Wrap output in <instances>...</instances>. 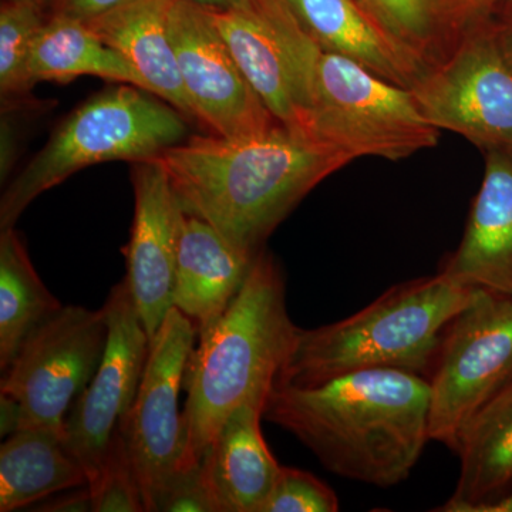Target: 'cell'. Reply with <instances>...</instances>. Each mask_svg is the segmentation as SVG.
<instances>
[{
	"label": "cell",
	"mask_w": 512,
	"mask_h": 512,
	"mask_svg": "<svg viewBox=\"0 0 512 512\" xmlns=\"http://www.w3.org/2000/svg\"><path fill=\"white\" fill-rule=\"evenodd\" d=\"M264 419L348 480L403 483L430 441V384L399 369H365L316 386L275 384Z\"/></svg>",
	"instance_id": "obj_1"
},
{
	"label": "cell",
	"mask_w": 512,
	"mask_h": 512,
	"mask_svg": "<svg viewBox=\"0 0 512 512\" xmlns=\"http://www.w3.org/2000/svg\"><path fill=\"white\" fill-rule=\"evenodd\" d=\"M181 208L256 255L323 180L353 163L336 148L276 126L254 136L188 137L157 157Z\"/></svg>",
	"instance_id": "obj_2"
},
{
	"label": "cell",
	"mask_w": 512,
	"mask_h": 512,
	"mask_svg": "<svg viewBox=\"0 0 512 512\" xmlns=\"http://www.w3.org/2000/svg\"><path fill=\"white\" fill-rule=\"evenodd\" d=\"M286 308L285 278L261 249L244 285L224 313L198 333L184 390L183 450L178 473L201 463L238 406L265 407L299 335Z\"/></svg>",
	"instance_id": "obj_3"
},
{
	"label": "cell",
	"mask_w": 512,
	"mask_h": 512,
	"mask_svg": "<svg viewBox=\"0 0 512 512\" xmlns=\"http://www.w3.org/2000/svg\"><path fill=\"white\" fill-rule=\"evenodd\" d=\"M477 291L439 271L393 286L349 318L299 329L276 384L316 386L365 369H399L424 376L433 370L451 320Z\"/></svg>",
	"instance_id": "obj_4"
},
{
	"label": "cell",
	"mask_w": 512,
	"mask_h": 512,
	"mask_svg": "<svg viewBox=\"0 0 512 512\" xmlns=\"http://www.w3.org/2000/svg\"><path fill=\"white\" fill-rule=\"evenodd\" d=\"M296 133L357 158L400 161L439 144L413 92L306 35L289 60Z\"/></svg>",
	"instance_id": "obj_5"
},
{
	"label": "cell",
	"mask_w": 512,
	"mask_h": 512,
	"mask_svg": "<svg viewBox=\"0 0 512 512\" xmlns=\"http://www.w3.org/2000/svg\"><path fill=\"white\" fill-rule=\"evenodd\" d=\"M181 111L131 84H116L84 101L53 131L0 201V229L13 228L43 192L77 171L109 161L154 160L190 136Z\"/></svg>",
	"instance_id": "obj_6"
},
{
	"label": "cell",
	"mask_w": 512,
	"mask_h": 512,
	"mask_svg": "<svg viewBox=\"0 0 512 512\" xmlns=\"http://www.w3.org/2000/svg\"><path fill=\"white\" fill-rule=\"evenodd\" d=\"M430 373V440L457 453L468 424L512 379V296L478 289L448 325Z\"/></svg>",
	"instance_id": "obj_7"
},
{
	"label": "cell",
	"mask_w": 512,
	"mask_h": 512,
	"mask_svg": "<svg viewBox=\"0 0 512 512\" xmlns=\"http://www.w3.org/2000/svg\"><path fill=\"white\" fill-rule=\"evenodd\" d=\"M109 339L106 313L63 306L26 338L5 370L0 393L20 407V429L64 434L74 402L92 382Z\"/></svg>",
	"instance_id": "obj_8"
},
{
	"label": "cell",
	"mask_w": 512,
	"mask_h": 512,
	"mask_svg": "<svg viewBox=\"0 0 512 512\" xmlns=\"http://www.w3.org/2000/svg\"><path fill=\"white\" fill-rule=\"evenodd\" d=\"M426 119L466 138L483 153L512 151V69L488 19L412 89Z\"/></svg>",
	"instance_id": "obj_9"
},
{
	"label": "cell",
	"mask_w": 512,
	"mask_h": 512,
	"mask_svg": "<svg viewBox=\"0 0 512 512\" xmlns=\"http://www.w3.org/2000/svg\"><path fill=\"white\" fill-rule=\"evenodd\" d=\"M197 328L171 308L150 342L146 367L127 419L121 424L143 494L146 512H157L158 500L177 476L183 450V414L178 397L194 349Z\"/></svg>",
	"instance_id": "obj_10"
},
{
	"label": "cell",
	"mask_w": 512,
	"mask_h": 512,
	"mask_svg": "<svg viewBox=\"0 0 512 512\" xmlns=\"http://www.w3.org/2000/svg\"><path fill=\"white\" fill-rule=\"evenodd\" d=\"M103 309L109 325L103 359L64 423V441L82 464L89 484L133 407L150 353V338L126 278L111 288Z\"/></svg>",
	"instance_id": "obj_11"
},
{
	"label": "cell",
	"mask_w": 512,
	"mask_h": 512,
	"mask_svg": "<svg viewBox=\"0 0 512 512\" xmlns=\"http://www.w3.org/2000/svg\"><path fill=\"white\" fill-rule=\"evenodd\" d=\"M168 32L195 117L211 134L247 137L281 126L245 79L205 6L175 0Z\"/></svg>",
	"instance_id": "obj_12"
},
{
	"label": "cell",
	"mask_w": 512,
	"mask_h": 512,
	"mask_svg": "<svg viewBox=\"0 0 512 512\" xmlns=\"http://www.w3.org/2000/svg\"><path fill=\"white\" fill-rule=\"evenodd\" d=\"M134 218L124 249L127 282L148 338L173 306L175 262L184 211L157 158L133 164Z\"/></svg>",
	"instance_id": "obj_13"
},
{
	"label": "cell",
	"mask_w": 512,
	"mask_h": 512,
	"mask_svg": "<svg viewBox=\"0 0 512 512\" xmlns=\"http://www.w3.org/2000/svg\"><path fill=\"white\" fill-rule=\"evenodd\" d=\"M484 160L463 239L441 272L471 288L512 296V151H485Z\"/></svg>",
	"instance_id": "obj_14"
},
{
	"label": "cell",
	"mask_w": 512,
	"mask_h": 512,
	"mask_svg": "<svg viewBox=\"0 0 512 512\" xmlns=\"http://www.w3.org/2000/svg\"><path fill=\"white\" fill-rule=\"evenodd\" d=\"M256 255L235 248L208 222L184 212L173 306L192 320L197 335L228 308L244 285Z\"/></svg>",
	"instance_id": "obj_15"
},
{
	"label": "cell",
	"mask_w": 512,
	"mask_h": 512,
	"mask_svg": "<svg viewBox=\"0 0 512 512\" xmlns=\"http://www.w3.org/2000/svg\"><path fill=\"white\" fill-rule=\"evenodd\" d=\"M175 0H123L87 26L133 64L147 90L197 121L175 57L168 18Z\"/></svg>",
	"instance_id": "obj_16"
},
{
	"label": "cell",
	"mask_w": 512,
	"mask_h": 512,
	"mask_svg": "<svg viewBox=\"0 0 512 512\" xmlns=\"http://www.w3.org/2000/svg\"><path fill=\"white\" fill-rule=\"evenodd\" d=\"M264 406L247 402L225 421L201 464L224 512H264L279 466L261 431Z\"/></svg>",
	"instance_id": "obj_17"
},
{
	"label": "cell",
	"mask_w": 512,
	"mask_h": 512,
	"mask_svg": "<svg viewBox=\"0 0 512 512\" xmlns=\"http://www.w3.org/2000/svg\"><path fill=\"white\" fill-rule=\"evenodd\" d=\"M373 22L421 70L444 62L487 20L480 0H356Z\"/></svg>",
	"instance_id": "obj_18"
},
{
	"label": "cell",
	"mask_w": 512,
	"mask_h": 512,
	"mask_svg": "<svg viewBox=\"0 0 512 512\" xmlns=\"http://www.w3.org/2000/svg\"><path fill=\"white\" fill-rule=\"evenodd\" d=\"M323 49L348 56L383 79L412 90L421 70L373 22L356 0H285Z\"/></svg>",
	"instance_id": "obj_19"
},
{
	"label": "cell",
	"mask_w": 512,
	"mask_h": 512,
	"mask_svg": "<svg viewBox=\"0 0 512 512\" xmlns=\"http://www.w3.org/2000/svg\"><path fill=\"white\" fill-rule=\"evenodd\" d=\"M453 495L436 511L474 512L512 487V379L468 424L460 446Z\"/></svg>",
	"instance_id": "obj_20"
},
{
	"label": "cell",
	"mask_w": 512,
	"mask_h": 512,
	"mask_svg": "<svg viewBox=\"0 0 512 512\" xmlns=\"http://www.w3.org/2000/svg\"><path fill=\"white\" fill-rule=\"evenodd\" d=\"M89 485L64 434L23 429L0 447V511L22 510L49 495Z\"/></svg>",
	"instance_id": "obj_21"
},
{
	"label": "cell",
	"mask_w": 512,
	"mask_h": 512,
	"mask_svg": "<svg viewBox=\"0 0 512 512\" xmlns=\"http://www.w3.org/2000/svg\"><path fill=\"white\" fill-rule=\"evenodd\" d=\"M207 9L239 69L259 99L264 101L266 109L281 126L296 133L298 107L288 64L271 28L249 5Z\"/></svg>",
	"instance_id": "obj_22"
},
{
	"label": "cell",
	"mask_w": 512,
	"mask_h": 512,
	"mask_svg": "<svg viewBox=\"0 0 512 512\" xmlns=\"http://www.w3.org/2000/svg\"><path fill=\"white\" fill-rule=\"evenodd\" d=\"M30 74L35 84L69 83L80 76H94L147 90L126 57L103 42L86 22L67 16L47 18L33 47Z\"/></svg>",
	"instance_id": "obj_23"
},
{
	"label": "cell",
	"mask_w": 512,
	"mask_h": 512,
	"mask_svg": "<svg viewBox=\"0 0 512 512\" xmlns=\"http://www.w3.org/2000/svg\"><path fill=\"white\" fill-rule=\"evenodd\" d=\"M0 369L62 303L43 284L15 227L0 229Z\"/></svg>",
	"instance_id": "obj_24"
},
{
	"label": "cell",
	"mask_w": 512,
	"mask_h": 512,
	"mask_svg": "<svg viewBox=\"0 0 512 512\" xmlns=\"http://www.w3.org/2000/svg\"><path fill=\"white\" fill-rule=\"evenodd\" d=\"M45 8L26 0H3L0 6V94L3 107L29 101L35 87L30 74L33 47L47 18Z\"/></svg>",
	"instance_id": "obj_25"
},
{
	"label": "cell",
	"mask_w": 512,
	"mask_h": 512,
	"mask_svg": "<svg viewBox=\"0 0 512 512\" xmlns=\"http://www.w3.org/2000/svg\"><path fill=\"white\" fill-rule=\"evenodd\" d=\"M89 488L94 512H146L136 467L121 427L114 433L103 466Z\"/></svg>",
	"instance_id": "obj_26"
},
{
	"label": "cell",
	"mask_w": 512,
	"mask_h": 512,
	"mask_svg": "<svg viewBox=\"0 0 512 512\" xmlns=\"http://www.w3.org/2000/svg\"><path fill=\"white\" fill-rule=\"evenodd\" d=\"M335 491L308 471L282 467L264 512H336Z\"/></svg>",
	"instance_id": "obj_27"
},
{
	"label": "cell",
	"mask_w": 512,
	"mask_h": 512,
	"mask_svg": "<svg viewBox=\"0 0 512 512\" xmlns=\"http://www.w3.org/2000/svg\"><path fill=\"white\" fill-rule=\"evenodd\" d=\"M157 512H224L202 464L178 473L165 488Z\"/></svg>",
	"instance_id": "obj_28"
},
{
	"label": "cell",
	"mask_w": 512,
	"mask_h": 512,
	"mask_svg": "<svg viewBox=\"0 0 512 512\" xmlns=\"http://www.w3.org/2000/svg\"><path fill=\"white\" fill-rule=\"evenodd\" d=\"M121 2L123 0H50L49 15L67 16L89 22Z\"/></svg>",
	"instance_id": "obj_29"
},
{
	"label": "cell",
	"mask_w": 512,
	"mask_h": 512,
	"mask_svg": "<svg viewBox=\"0 0 512 512\" xmlns=\"http://www.w3.org/2000/svg\"><path fill=\"white\" fill-rule=\"evenodd\" d=\"M30 511L39 512H90L93 511V497L89 485L74 488L70 493L59 495Z\"/></svg>",
	"instance_id": "obj_30"
},
{
	"label": "cell",
	"mask_w": 512,
	"mask_h": 512,
	"mask_svg": "<svg viewBox=\"0 0 512 512\" xmlns=\"http://www.w3.org/2000/svg\"><path fill=\"white\" fill-rule=\"evenodd\" d=\"M491 32L500 52L503 53L505 62L510 64L512 69V6L500 10L488 19Z\"/></svg>",
	"instance_id": "obj_31"
},
{
	"label": "cell",
	"mask_w": 512,
	"mask_h": 512,
	"mask_svg": "<svg viewBox=\"0 0 512 512\" xmlns=\"http://www.w3.org/2000/svg\"><path fill=\"white\" fill-rule=\"evenodd\" d=\"M0 434L8 437L20 429V407L8 394L0 393Z\"/></svg>",
	"instance_id": "obj_32"
},
{
	"label": "cell",
	"mask_w": 512,
	"mask_h": 512,
	"mask_svg": "<svg viewBox=\"0 0 512 512\" xmlns=\"http://www.w3.org/2000/svg\"><path fill=\"white\" fill-rule=\"evenodd\" d=\"M474 512H512V487L497 500L480 505Z\"/></svg>",
	"instance_id": "obj_33"
},
{
	"label": "cell",
	"mask_w": 512,
	"mask_h": 512,
	"mask_svg": "<svg viewBox=\"0 0 512 512\" xmlns=\"http://www.w3.org/2000/svg\"><path fill=\"white\" fill-rule=\"evenodd\" d=\"M195 2L200 3L202 6H207V8L232 9L241 8L247 0H195Z\"/></svg>",
	"instance_id": "obj_34"
},
{
	"label": "cell",
	"mask_w": 512,
	"mask_h": 512,
	"mask_svg": "<svg viewBox=\"0 0 512 512\" xmlns=\"http://www.w3.org/2000/svg\"><path fill=\"white\" fill-rule=\"evenodd\" d=\"M480 2L488 19L500 10L512 6V0H480Z\"/></svg>",
	"instance_id": "obj_35"
},
{
	"label": "cell",
	"mask_w": 512,
	"mask_h": 512,
	"mask_svg": "<svg viewBox=\"0 0 512 512\" xmlns=\"http://www.w3.org/2000/svg\"><path fill=\"white\" fill-rule=\"evenodd\" d=\"M26 2L35 3V5L42 6L45 9L50 5V0H26Z\"/></svg>",
	"instance_id": "obj_36"
}]
</instances>
